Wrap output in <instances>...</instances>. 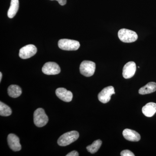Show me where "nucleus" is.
Masks as SVG:
<instances>
[{
	"label": "nucleus",
	"mask_w": 156,
	"mask_h": 156,
	"mask_svg": "<svg viewBox=\"0 0 156 156\" xmlns=\"http://www.w3.org/2000/svg\"><path fill=\"white\" fill-rule=\"evenodd\" d=\"M79 137L78 131H73L66 132L59 137L57 143L60 146H66L75 142Z\"/></svg>",
	"instance_id": "1"
},
{
	"label": "nucleus",
	"mask_w": 156,
	"mask_h": 156,
	"mask_svg": "<svg viewBox=\"0 0 156 156\" xmlns=\"http://www.w3.org/2000/svg\"><path fill=\"white\" fill-rule=\"evenodd\" d=\"M118 37L120 41L127 43L135 42L138 38V36L135 32L125 28L119 30Z\"/></svg>",
	"instance_id": "2"
},
{
	"label": "nucleus",
	"mask_w": 156,
	"mask_h": 156,
	"mask_svg": "<svg viewBox=\"0 0 156 156\" xmlns=\"http://www.w3.org/2000/svg\"><path fill=\"white\" fill-rule=\"evenodd\" d=\"M48 117L45 113L44 109L38 108L36 110L34 114V123L38 127H44L48 123Z\"/></svg>",
	"instance_id": "3"
},
{
	"label": "nucleus",
	"mask_w": 156,
	"mask_h": 156,
	"mask_svg": "<svg viewBox=\"0 0 156 156\" xmlns=\"http://www.w3.org/2000/svg\"><path fill=\"white\" fill-rule=\"evenodd\" d=\"M58 47L60 49L67 51L76 50L80 47L79 42L70 39H61L58 41Z\"/></svg>",
	"instance_id": "4"
},
{
	"label": "nucleus",
	"mask_w": 156,
	"mask_h": 156,
	"mask_svg": "<svg viewBox=\"0 0 156 156\" xmlns=\"http://www.w3.org/2000/svg\"><path fill=\"white\" fill-rule=\"evenodd\" d=\"M95 63L93 62L85 60L82 62L80 66V70L81 74L85 76L90 77L95 73Z\"/></svg>",
	"instance_id": "5"
},
{
	"label": "nucleus",
	"mask_w": 156,
	"mask_h": 156,
	"mask_svg": "<svg viewBox=\"0 0 156 156\" xmlns=\"http://www.w3.org/2000/svg\"><path fill=\"white\" fill-rule=\"evenodd\" d=\"M61 71L60 67L55 62H48L42 68V72L48 75H54L59 74Z\"/></svg>",
	"instance_id": "6"
},
{
	"label": "nucleus",
	"mask_w": 156,
	"mask_h": 156,
	"mask_svg": "<svg viewBox=\"0 0 156 156\" xmlns=\"http://www.w3.org/2000/svg\"><path fill=\"white\" fill-rule=\"evenodd\" d=\"M37 52V49L34 45H27L20 49L19 55L23 59H27L35 55Z\"/></svg>",
	"instance_id": "7"
},
{
	"label": "nucleus",
	"mask_w": 156,
	"mask_h": 156,
	"mask_svg": "<svg viewBox=\"0 0 156 156\" xmlns=\"http://www.w3.org/2000/svg\"><path fill=\"white\" fill-rule=\"evenodd\" d=\"M115 94V89L112 86L105 87L98 94V100L103 103L110 101L112 95Z\"/></svg>",
	"instance_id": "8"
},
{
	"label": "nucleus",
	"mask_w": 156,
	"mask_h": 156,
	"mask_svg": "<svg viewBox=\"0 0 156 156\" xmlns=\"http://www.w3.org/2000/svg\"><path fill=\"white\" fill-rule=\"evenodd\" d=\"M136 70V65L134 62H129L123 69V76L126 79H130L134 76Z\"/></svg>",
	"instance_id": "9"
},
{
	"label": "nucleus",
	"mask_w": 156,
	"mask_h": 156,
	"mask_svg": "<svg viewBox=\"0 0 156 156\" xmlns=\"http://www.w3.org/2000/svg\"><path fill=\"white\" fill-rule=\"evenodd\" d=\"M8 142L9 147L14 151H18L21 150L19 137L15 134H10L8 135Z\"/></svg>",
	"instance_id": "10"
},
{
	"label": "nucleus",
	"mask_w": 156,
	"mask_h": 156,
	"mask_svg": "<svg viewBox=\"0 0 156 156\" xmlns=\"http://www.w3.org/2000/svg\"><path fill=\"white\" fill-rule=\"evenodd\" d=\"M56 94L59 99L65 102H70L72 100L73 93L65 88H58L56 90Z\"/></svg>",
	"instance_id": "11"
},
{
	"label": "nucleus",
	"mask_w": 156,
	"mask_h": 156,
	"mask_svg": "<svg viewBox=\"0 0 156 156\" xmlns=\"http://www.w3.org/2000/svg\"><path fill=\"white\" fill-rule=\"evenodd\" d=\"M123 135L129 141H138L140 139V135L136 131L131 129H125L123 131Z\"/></svg>",
	"instance_id": "12"
},
{
	"label": "nucleus",
	"mask_w": 156,
	"mask_h": 156,
	"mask_svg": "<svg viewBox=\"0 0 156 156\" xmlns=\"http://www.w3.org/2000/svg\"><path fill=\"white\" fill-rule=\"evenodd\" d=\"M142 112L146 117H151L156 112V103L149 102L143 107Z\"/></svg>",
	"instance_id": "13"
},
{
	"label": "nucleus",
	"mask_w": 156,
	"mask_h": 156,
	"mask_svg": "<svg viewBox=\"0 0 156 156\" xmlns=\"http://www.w3.org/2000/svg\"><path fill=\"white\" fill-rule=\"evenodd\" d=\"M156 91V83L150 82L146 85L144 87H141L139 90V93L140 95H146L150 94Z\"/></svg>",
	"instance_id": "14"
},
{
	"label": "nucleus",
	"mask_w": 156,
	"mask_h": 156,
	"mask_svg": "<svg viewBox=\"0 0 156 156\" xmlns=\"http://www.w3.org/2000/svg\"><path fill=\"white\" fill-rule=\"evenodd\" d=\"M19 3L18 0H11V5L8 12V17L13 18L17 14L19 9Z\"/></svg>",
	"instance_id": "15"
},
{
	"label": "nucleus",
	"mask_w": 156,
	"mask_h": 156,
	"mask_svg": "<svg viewBox=\"0 0 156 156\" xmlns=\"http://www.w3.org/2000/svg\"><path fill=\"white\" fill-rule=\"evenodd\" d=\"M8 94L10 97L16 98L22 94V90L19 86L16 85H11L8 89Z\"/></svg>",
	"instance_id": "16"
},
{
	"label": "nucleus",
	"mask_w": 156,
	"mask_h": 156,
	"mask_svg": "<svg viewBox=\"0 0 156 156\" xmlns=\"http://www.w3.org/2000/svg\"><path fill=\"white\" fill-rule=\"evenodd\" d=\"M102 144V141L100 140H97L93 142L91 145L87 147V151L91 154H95L99 149Z\"/></svg>",
	"instance_id": "17"
},
{
	"label": "nucleus",
	"mask_w": 156,
	"mask_h": 156,
	"mask_svg": "<svg viewBox=\"0 0 156 156\" xmlns=\"http://www.w3.org/2000/svg\"><path fill=\"white\" fill-rule=\"evenodd\" d=\"M12 114L11 109L7 105L0 102V115L2 116H9Z\"/></svg>",
	"instance_id": "18"
},
{
	"label": "nucleus",
	"mask_w": 156,
	"mask_h": 156,
	"mask_svg": "<svg viewBox=\"0 0 156 156\" xmlns=\"http://www.w3.org/2000/svg\"><path fill=\"white\" fill-rule=\"evenodd\" d=\"M121 155L122 156H134L135 155L131 151L126 150H124L121 152Z\"/></svg>",
	"instance_id": "19"
},
{
	"label": "nucleus",
	"mask_w": 156,
	"mask_h": 156,
	"mask_svg": "<svg viewBox=\"0 0 156 156\" xmlns=\"http://www.w3.org/2000/svg\"><path fill=\"white\" fill-rule=\"evenodd\" d=\"M79 154L78 152L76 151H73L71 152L66 155V156H79Z\"/></svg>",
	"instance_id": "20"
},
{
	"label": "nucleus",
	"mask_w": 156,
	"mask_h": 156,
	"mask_svg": "<svg viewBox=\"0 0 156 156\" xmlns=\"http://www.w3.org/2000/svg\"><path fill=\"white\" fill-rule=\"evenodd\" d=\"M51 1H54V0H51ZM56 1H57L59 5L62 6L64 5L66 3V0H56Z\"/></svg>",
	"instance_id": "21"
},
{
	"label": "nucleus",
	"mask_w": 156,
	"mask_h": 156,
	"mask_svg": "<svg viewBox=\"0 0 156 156\" xmlns=\"http://www.w3.org/2000/svg\"><path fill=\"white\" fill-rule=\"evenodd\" d=\"M2 73H0V82L2 81Z\"/></svg>",
	"instance_id": "22"
}]
</instances>
